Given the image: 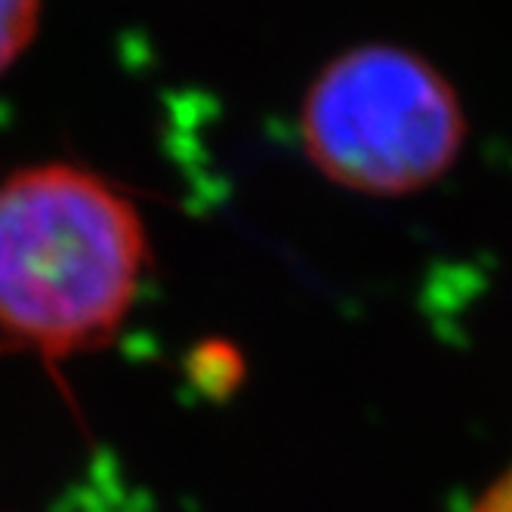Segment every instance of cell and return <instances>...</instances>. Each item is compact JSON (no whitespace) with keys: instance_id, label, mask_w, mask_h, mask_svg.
<instances>
[{"instance_id":"277c9868","label":"cell","mask_w":512,"mask_h":512,"mask_svg":"<svg viewBox=\"0 0 512 512\" xmlns=\"http://www.w3.org/2000/svg\"><path fill=\"white\" fill-rule=\"evenodd\" d=\"M469 512H512V469H506Z\"/></svg>"},{"instance_id":"6da1fadb","label":"cell","mask_w":512,"mask_h":512,"mask_svg":"<svg viewBox=\"0 0 512 512\" xmlns=\"http://www.w3.org/2000/svg\"><path fill=\"white\" fill-rule=\"evenodd\" d=\"M149 269L136 204L78 164L0 179V352L65 361L112 340Z\"/></svg>"},{"instance_id":"3957f363","label":"cell","mask_w":512,"mask_h":512,"mask_svg":"<svg viewBox=\"0 0 512 512\" xmlns=\"http://www.w3.org/2000/svg\"><path fill=\"white\" fill-rule=\"evenodd\" d=\"M41 13V0H0V75L38 38Z\"/></svg>"},{"instance_id":"7a4b0ae2","label":"cell","mask_w":512,"mask_h":512,"mask_svg":"<svg viewBox=\"0 0 512 512\" xmlns=\"http://www.w3.org/2000/svg\"><path fill=\"white\" fill-rule=\"evenodd\" d=\"M466 133L454 84L398 44H361L334 56L300 108L306 158L337 186L380 198L442 179Z\"/></svg>"}]
</instances>
